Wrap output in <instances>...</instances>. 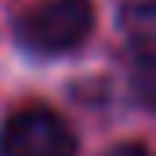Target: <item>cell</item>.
Here are the masks:
<instances>
[{"label": "cell", "mask_w": 156, "mask_h": 156, "mask_svg": "<svg viewBox=\"0 0 156 156\" xmlns=\"http://www.w3.org/2000/svg\"><path fill=\"white\" fill-rule=\"evenodd\" d=\"M0 149L4 156H73L76 138L62 116H55L51 109L29 105L7 120Z\"/></svg>", "instance_id": "cell-2"}, {"label": "cell", "mask_w": 156, "mask_h": 156, "mask_svg": "<svg viewBox=\"0 0 156 156\" xmlns=\"http://www.w3.org/2000/svg\"><path fill=\"white\" fill-rule=\"evenodd\" d=\"M91 29V0H40L26 11L18 33L37 51H69Z\"/></svg>", "instance_id": "cell-1"}, {"label": "cell", "mask_w": 156, "mask_h": 156, "mask_svg": "<svg viewBox=\"0 0 156 156\" xmlns=\"http://www.w3.org/2000/svg\"><path fill=\"white\" fill-rule=\"evenodd\" d=\"M109 156H149L142 145H120V149H113Z\"/></svg>", "instance_id": "cell-3"}]
</instances>
